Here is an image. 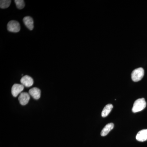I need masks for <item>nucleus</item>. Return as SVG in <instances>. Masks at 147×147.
Returning <instances> with one entry per match:
<instances>
[{"instance_id":"9","label":"nucleus","mask_w":147,"mask_h":147,"mask_svg":"<svg viewBox=\"0 0 147 147\" xmlns=\"http://www.w3.org/2000/svg\"><path fill=\"white\" fill-rule=\"evenodd\" d=\"M25 26L30 30H32L34 28V21L32 17L30 16H26L23 19Z\"/></svg>"},{"instance_id":"2","label":"nucleus","mask_w":147,"mask_h":147,"mask_svg":"<svg viewBox=\"0 0 147 147\" xmlns=\"http://www.w3.org/2000/svg\"><path fill=\"white\" fill-rule=\"evenodd\" d=\"M144 75V71L142 67L136 69L132 71L131 74V79L134 82L141 81Z\"/></svg>"},{"instance_id":"10","label":"nucleus","mask_w":147,"mask_h":147,"mask_svg":"<svg viewBox=\"0 0 147 147\" xmlns=\"http://www.w3.org/2000/svg\"><path fill=\"white\" fill-rule=\"evenodd\" d=\"M114 127V124L112 123H108V124L106 125L101 131L100 134H101V136L105 137V136H106L109 133V132L113 129Z\"/></svg>"},{"instance_id":"5","label":"nucleus","mask_w":147,"mask_h":147,"mask_svg":"<svg viewBox=\"0 0 147 147\" xmlns=\"http://www.w3.org/2000/svg\"><path fill=\"white\" fill-rule=\"evenodd\" d=\"M18 100L22 105H27L30 99V95L27 92H22L18 97Z\"/></svg>"},{"instance_id":"4","label":"nucleus","mask_w":147,"mask_h":147,"mask_svg":"<svg viewBox=\"0 0 147 147\" xmlns=\"http://www.w3.org/2000/svg\"><path fill=\"white\" fill-rule=\"evenodd\" d=\"M24 86L22 84H14L11 88V92L13 97H16L24 90Z\"/></svg>"},{"instance_id":"3","label":"nucleus","mask_w":147,"mask_h":147,"mask_svg":"<svg viewBox=\"0 0 147 147\" xmlns=\"http://www.w3.org/2000/svg\"><path fill=\"white\" fill-rule=\"evenodd\" d=\"M7 28L9 31L16 33L20 30L21 27L18 21H11L7 24Z\"/></svg>"},{"instance_id":"13","label":"nucleus","mask_w":147,"mask_h":147,"mask_svg":"<svg viewBox=\"0 0 147 147\" xmlns=\"http://www.w3.org/2000/svg\"><path fill=\"white\" fill-rule=\"evenodd\" d=\"M14 2L16 4V7L18 9H22L25 7V2L23 0H15V1H14Z\"/></svg>"},{"instance_id":"12","label":"nucleus","mask_w":147,"mask_h":147,"mask_svg":"<svg viewBox=\"0 0 147 147\" xmlns=\"http://www.w3.org/2000/svg\"><path fill=\"white\" fill-rule=\"evenodd\" d=\"M11 1L10 0H1L0 1V7L1 8H7L10 5Z\"/></svg>"},{"instance_id":"8","label":"nucleus","mask_w":147,"mask_h":147,"mask_svg":"<svg viewBox=\"0 0 147 147\" xmlns=\"http://www.w3.org/2000/svg\"><path fill=\"white\" fill-rule=\"evenodd\" d=\"M137 141L144 142L147 140V129H142L138 132L136 137Z\"/></svg>"},{"instance_id":"7","label":"nucleus","mask_w":147,"mask_h":147,"mask_svg":"<svg viewBox=\"0 0 147 147\" xmlns=\"http://www.w3.org/2000/svg\"><path fill=\"white\" fill-rule=\"evenodd\" d=\"M29 94L34 99L38 100L40 97L41 91H40V90L38 88L34 87V88H32L29 91Z\"/></svg>"},{"instance_id":"11","label":"nucleus","mask_w":147,"mask_h":147,"mask_svg":"<svg viewBox=\"0 0 147 147\" xmlns=\"http://www.w3.org/2000/svg\"><path fill=\"white\" fill-rule=\"evenodd\" d=\"M113 108V105L108 104L106 105L102 110L101 113V116L102 117H105L108 115Z\"/></svg>"},{"instance_id":"1","label":"nucleus","mask_w":147,"mask_h":147,"mask_svg":"<svg viewBox=\"0 0 147 147\" xmlns=\"http://www.w3.org/2000/svg\"><path fill=\"white\" fill-rule=\"evenodd\" d=\"M146 102L144 98H139L135 100L133 105L132 111L134 113L140 112L146 108Z\"/></svg>"},{"instance_id":"6","label":"nucleus","mask_w":147,"mask_h":147,"mask_svg":"<svg viewBox=\"0 0 147 147\" xmlns=\"http://www.w3.org/2000/svg\"><path fill=\"white\" fill-rule=\"evenodd\" d=\"M21 83L24 86L29 88V87L32 86L33 84V79L30 76H28V75H26L21 78Z\"/></svg>"}]
</instances>
